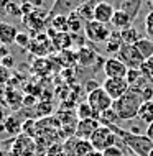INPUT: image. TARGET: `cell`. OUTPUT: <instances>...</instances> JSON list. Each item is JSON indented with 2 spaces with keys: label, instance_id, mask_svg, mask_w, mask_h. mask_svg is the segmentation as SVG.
Wrapping results in <instances>:
<instances>
[{
  "label": "cell",
  "instance_id": "obj_4",
  "mask_svg": "<svg viewBox=\"0 0 153 156\" xmlns=\"http://www.w3.org/2000/svg\"><path fill=\"white\" fill-rule=\"evenodd\" d=\"M84 36L92 43H107L109 38L112 36V31L109 30L107 25L99 23L96 20H89L84 22Z\"/></svg>",
  "mask_w": 153,
  "mask_h": 156
},
{
  "label": "cell",
  "instance_id": "obj_5",
  "mask_svg": "<svg viewBox=\"0 0 153 156\" xmlns=\"http://www.w3.org/2000/svg\"><path fill=\"white\" fill-rule=\"evenodd\" d=\"M102 89L107 92L112 100H117L130 90V84L125 77H105L102 82Z\"/></svg>",
  "mask_w": 153,
  "mask_h": 156
},
{
  "label": "cell",
  "instance_id": "obj_23",
  "mask_svg": "<svg viewBox=\"0 0 153 156\" xmlns=\"http://www.w3.org/2000/svg\"><path fill=\"white\" fill-rule=\"evenodd\" d=\"M122 46H124V43H122V40H120V35H114L112 33V36H110L109 41L105 43V51L109 54H118Z\"/></svg>",
  "mask_w": 153,
  "mask_h": 156
},
{
  "label": "cell",
  "instance_id": "obj_38",
  "mask_svg": "<svg viewBox=\"0 0 153 156\" xmlns=\"http://www.w3.org/2000/svg\"><path fill=\"white\" fill-rule=\"evenodd\" d=\"M8 3H10V0H0V8H3V10H5Z\"/></svg>",
  "mask_w": 153,
  "mask_h": 156
},
{
  "label": "cell",
  "instance_id": "obj_31",
  "mask_svg": "<svg viewBox=\"0 0 153 156\" xmlns=\"http://www.w3.org/2000/svg\"><path fill=\"white\" fill-rule=\"evenodd\" d=\"M140 90H142L143 102H147V100H153V87H150V86H140Z\"/></svg>",
  "mask_w": 153,
  "mask_h": 156
},
{
  "label": "cell",
  "instance_id": "obj_2",
  "mask_svg": "<svg viewBox=\"0 0 153 156\" xmlns=\"http://www.w3.org/2000/svg\"><path fill=\"white\" fill-rule=\"evenodd\" d=\"M117 136L122 138L124 145L129 150H132L137 156H148L150 151L153 150V141L147 135L142 133H132V132H124V130H115Z\"/></svg>",
  "mask_w": 153,
  "mask_h": 156
},
{
  "label": "cell",
  "instance_id": "obj_35",
  "mask_svg": "<svg viewBox=\"0 0 153 156\" xmlns=\"http://www.w3.org/2000/svg\"><path fill=\"white\" fill-rule=\"evenodd\" d=\"M5 56H8V49H7L5 44H2L0 46V59H3Z\"/></svg>",
  "mask_w": 153,
  "mask_h": 156
},
{
  "label": "cell",
  "instance_id": "obj_27",
  "mask_svg": "<svg viewBox=\"0 0 153 156\" xmlns=\"http://www.w3.org/2000/svg\"><path fill=\"white\" fill-rule=\"evenodd\" d=\"M5 13H7V15H15V16H23V15H22V7L16 5V3H13V2H10V3L7 5Z\"/></svg>",
  "mask_w": 153,
  "mask_h": 156
},
{
  "label": "cell",
  "instance_id": "obj_45",
  "mask_svg": "<svg viewBox=\"0 0 153 156\" xmlns=\"http://www.w3.org/2000/svg\"><path fill=\"white\" fill-rule=\"evenodd\" d=\"M0 146H2V141H0Z\"/></svg>",
  "mask_w": 153,
  "mask_h": 156
},
{
  "label": "cell",
  "instance_id": "obj_40",
  "mask_svg": "<svg viewBox=\"0 0 153 156\" xmlns=\"http://www.w3.org/2000/svg\"><path fill=\"white\" fill-rule=\"evenodd\" d=\"M5 119H7V117H5V112H3L2 108H0V122H2V120L5 122Z\"/></svg>",
  "mask_w": 153,
  "mask_h": 156
},
{
  "label": "cell",
  "instance_id": "obj_16",
  "mask_svg": "<svg viewBox=\"0 0 153 156\" xmlns=\"http://www.w3.org/2000/svg\"><path fill=\"white\" fill-rule=\"evenodd\" d=\"M3 126H5V133H8L10 136H16L23 128V123H20V120L16 119V115H8L5 122H3Z\"/></svg>",
  "mask_w": 153,
  "mask_h": 156
},
{
  "label": "cell",
  "instance_id": "obj_33",
  "mask_svg": "<svg viewBox=\"0 0 153 156\" xmlns=\"http://www.w3.org/2000/svg\"><path fill=\"white\" fill-rule=\"evenodd\" d=\"M8 79H10V71L7 67L0 66V84H5Z\"/></svg>",
  "mask_w": 153,
  "mask_h": 156
},
{
  "label": "cell",
  "instance_id": "obj_14",
  "mask_svg": "<svg viewBox=\"0 0 153 156\" xmlns=\"http://www.w3.org/2000/svg\"><path fill=\"white\" fill-rule=\"evenodd\" d=\"M18 30L16 27H13L12 23H7V22H0V43L2 44H12L15 43L16 40V35H18Z\"/></svg>",
  "mask_w": 153,
  "mask_h": 156
},
{
  "label": "cell",
  "instance_id": "obj_29",
  "mask_svg": "<svg viewBox=\"0 0 153 156\" xmlns=\"http://www.w3.org/2000/svg\"><path fill=\"white\" fill-rule=\"evenodd\" d=\"M140 71H142V74L145 76V77H150V74L153 73V56L143 62L142 67H140Z\"/></svg>",
  "mask_w": 153,
  "mask_h": 156
},
{
  "label": "cell",
  "instance_id": "obj_10",
  "mask_svg": "<svg viewBox=\"0 0 153 156\" xmlns=\"http://www.w3.org/2000/svg\"><path fill=\"white\" fill-rule=\"evenodd\" d=\"M115 13V8H114L112 3L109 2H99L94 8V20L99 23L109 25L112 22V16Z\"/></svg>",
  "mask_w": 153,
  "mask_h": 156
},
{
  "label": "cell",
  "instance_id": "obj_32",
  "mask_svg": "<svg viewBox=\"0 0 153 156\" xmlns=\"http://www.w3.org/2000/svg\"><path fill=\"white\" fill-rule=\"evenodd\" d=\"M102 87V84H99L96 81V79H91V81H87L86 82V86H84V89H86V94H91V92H94L97 89H100Z\"/></svg>",
  "mask_w": 153,
  "mask_h": 156
},
{
  "label": "cell",
  "instance_id": "obj_34",
  "mask_svg": "<svg viewBox=\"0 0 153 156\" xmlns=\"http://www.w3.org/2000/svg\"><path fill=\"white\" fill-rule=\"evenodd\" d=\"M0 66H3V67H7V69H10L12 66H13V58L8 54V56H5L3 59H0Z\"/></svg>",
  "mask_w": 153,
  "mask_h": 156
},
{
  "label": "cell",
  "instance_id": "obj_12",
  "mask_svg": "<svg viewBox=\"0 0 153 156\" xmlns=\"http://www.w3.org/2000/svg\"><path fill=\"white\" fill-rule=\"evenodd\" d=\"M69 150H71V156H87L91 151H94L89 140H82V138H76V136L69 143Z\"/></svg>",
  "mask_w": 153,
  "mask_h": 156
},
{
  "label": "cell",
  "instance_id": "obj_17",
  "mask_svg": "<svg viewBox=\"0 0 153 156\" xmlns=\"http://www.w3.org/2000/svg\"><path fill=\"white\" fill-rule=\"evenodd\" d=\"M142 38L143 36L140 35V31L135 27L125 28V30L120 31V40H122V43H124V44H135V43H138Z\"/></svg>",
  "mask_w": 153,
  "mask_h": 156
},
{
  "label": "cell",
  "instance_id": "obj_21",
  "mask_svg": "<svg viewBox=\"0 0 153 156\" xmlns=\"http://www.w3.org/2000/svg\"><path fill=\"white\" fill-rule=\"evenodd\" d=\"M137 117L143 122V123H147V125L153 123V100H147V102L142 104V107H140Z\"/></svg>",
  "mask_w": 153,
  "mask_h": 156
},
{
  "label": "cell",
  "instance_id": "obj_24",
  "mask_svg": "<svg viewBox=\"0 0 153 156\" xmlns=\"http://www.w3.org/2000/svg\"><path fill=\"white\" fill-rule=\"evenodd\" d=\"M143 77H145V76L142 74V71H140V69H129V71H127V76H125V79H127V82L130 84V87L143 86V84H140Z\"/></svg>",
  "mask_w": 153,
  "mask_h": 156
},
{
  "label": "cell",
  "instance_id": "obj_20",
  "mask_svg": "<svg viewBox=\"0 0 153 156\" xmlns=\"http://www.w3.org/2000/svg\"><path fill=\"white\" fill-rule=\"evenodd\" d=\"M135 48H137L140 56H142L145 61L150 59V58L153 56V41L148 40V38H142L138 43H135Z\"/></svg>",
  "mask_w": 153,
  "mask_h": 156
},
{
  "label": "cell",
  "instance_id": "obj_28",
  "mask_svg": "<svg viewBox=\"0 0 153 156\" xmlns=\"http://www.w3.org/2000/svg\"><path fill=\"white\" fill-rule=\"evenodd\" d=\"M15 43L18 44V46H22V48H28V46H30V36L25 31H20L18 35H16Z\"/></svg>",
  "mask_w": 153,
  "mask_h": 156
},
{
  "label": "cell",
  "instance_id": "obj_8",
  "mask_svg": "<svg viewBox=\"0 0 153 156\" xmlns=\"http://www.w3.org/2000/svg\"><path fill=\"white\" fill-rule=\"evenodd\" d=\"M127 71H129V67L118 58H107L102 66V73L105 77H125Z\"/></svg>",
  "mask_w": 153,
  "mask_h": 156
},
{
  "label": "cell",
  "instance_id": "obj_9",
  "mask_svg": "<svg viewBox=\"0 0 153 156\" xmlns=\"http://www.w3.org/2000/svg\"><path fill=\"white\" fill-rule=\"evenodd\" d=\"M100 126V122L96 120V119H91V120H79L76 123V132H74V136L76 138H82V140H89L92 136V133L96 132L97 128Z\"/></svg>",
  "mask_w": 153,
  "mask_h": 156
},
{
  "label": "cell",
  "instance_id": "obj_39",
  "mask_svg": "<svg viewBox=\"0 0 153 156\" xmlns=\"http://www.w3.org/2000/svg\"><path fill=\"white\" fill-rule=\"evenodd\" d=\"M87 156H104V154H102V151H97V150H94V151H91V153H89Z\"/></svg>",
  "mask_w": 153,
  "mask_h": 156
},
{
  "label": "cell",
  "instance_id": "obj_19",
  "mask_svg": "<svg viewBox=\"0 0 153 156\" xmlns=\"http://www.w3.org/2000/svg\"><path fill=\"white\" fill-rule=\"evenodd\" d=\"M99 2L96 0H87L84 5H79V8L76 12L79 13V16L84 20V22H89V20H94V8Z\"/></svg>",
  "mask_w": 153,
  "mask_h": 156
},
{
  "label": "cell",
  "instance_id": "obj_25",
  "mask_svg": "<svg viewBox=\"0 0 153 156\" xmlns=\"http://www.w3.org/2000/svg\"><path fill=\"white\" fill-rule=\"evenodd\" d=\"M67 25H69V33L71 35H76V33L81 31L82 22H81V16H79L78 12H73V13L67 15Z\"/></svg>",
  "mask_w": 153,
  "mask_h": 156
},
{
  "label": "cell",
  "instance_id": "obj_11",
  "mask_svg": "<svg viewBox=\"0 0 153 156\" xmlns=\"http://www.w3.org/2000/svg\"><path fill=\"white\" fill-rule=\"evenodd\" d=\"M81 0H56V3L51 8L49 15L51 16H56V15H69L76 12L79 8Z\"/></svg>",
  "mask_w": 153,
  "mask_h": 156
},
{
  "label": "cell",
  "instance_id": "obj_46",
  "mask_svg": "<svg viewBox=\"0 0 153 156\" xmlns=\"http://www.w3.org/2000/svg\"><path fill=\"white\" fill-rule=\"evenodd\" d=\"M150 2H151V0H150Z\"/></svg>",
  "mask_w": 153,
  "mask_h": 156
},
{
  "label": "cell",
  "instance_id": "obj_41",
  "mask_svg": "<svg viewBox=\"0 0 153 156\" xmlns=\"http://www.w3.org/2000/svg\"><path fill=\"white\" fill-rule=\"evenodd\" d=\"M148 79H150V81H151V82H153V73H151V74H150V77H148Z\"/></svg>",
  "mask_w": 153,
  "mask_h": 156
},
{
  "label": "cell",
  "instance_id": "obj_1",
  "mask_svg": "<svg viewBox=\"0 0 153 156\" xmlns=\"http://www.w3.org/2000/svg\"><path fill=\"white\" fill-rule=\"evenodd\" d=\"M143 104V97L140 87H130V90L125 95H122L120 99L114 100L112 110L117 113L118 120H133L138 115V110Z\"/></svg>",
  "mask_w": 153,
  "mask_h": 156
},
{
  "label": "cell",
  "instance_id": "obj_3",
  "mask_svg": "<svg viewBox=\"0 0 153 156\" xmlns=\"http://www.w3.org/2000/svg\"><path fill=\"white\" fill-rule=\"evenodd\" d=\"M89 141H91V145L94 150L104 151V150L110 148V146H115L118 143V136L112 128H109V126H105V125H100L99 128L92 133V136L89 138Z\"/></svg>",
  "mask_w": 153,
  "mask_h": 156
},
{
  "label": "cell",
  "instance_id": "obj_13",
  "mask_svg": "<svg viewBox=\"0 0 153 156\" xmlns=\"http://www.w3.org/2000/svg\"><path fill=\"white\" fill-rule=\"evenodd\" d=\"M132 20H133V16H132L129 12L118 8V10H115V13H114L110 25H112L115 30H120L122 31V30H125V28H130L132 27Z\"/></svg>",
  "mask_w": 153,
  "mask_h": 156
},
{
  "label": "cell",
  "instance_id": "obj_44",
  "mask_svg": "<svg viewBox=\"0 0 153 156\" xmlns=\"http://www.w3.org/2000/svg\"><path fill=\"white\" fill-rule=\"evenodd\" d=\"M151 7H153V0H151Z\"/></svg>",
  "mask_w": 153,
  "mask_h": 156
},
{
  "label": "cell",
  "instance_id": "obj_43",
  "mask_svg": "<svg viewBox=\"0 0 153 156\" xmlns=\"http://www.w3.org/2000/svg\"><path fill=\"white\" fill-rule=\"evenodd\" d=\"M148 156H153V150H151V151H150V154H148Z\"/></svg>",
  "mask_w": 153,
  "mask_h": 156
},
{
  "label": "cell",
  "instance_id": "obj_36",
  "mask_svg": "<svg viewBox=\"0 0 153 156\" xmlns=\"http://www.w3.org/2000/svg\"><path fill=\"white\" fill-rule=\"evenodd\" d=\"M147 136L150 138V140L153 141V123H150V125H147Z\"/></svg>",
  "mask_w": 153,
  "mask_h": 156
},
{
  "label": "cell",
  "instance_id": "obj_18",
  "mask_svg": "<svg viewBox=\"0 0 153 156\" xmlns=\"http://www.w3.org/2000/svg\"><path fill=\"white\" fill-rule=\"evenodd\" d=\"M76 113H78V119H79V120H91V119L99 120V117H100V113H97L87 102L79 104L78 112H76Z\"/></svg>",
  "mask_w": 153,
  "mask_h": 156
},
{
  "label": "cell",
  "instance_id": "obj_30",
  "mask_svg": "<svg viewBox=\"0 0 153 156\" xmlns=\"http://www.w3.org/2000/svg\"><path fill=\"white\" fill-rule=\"evenodd\" d=\"M102 154H104V156H125L124 150L118 148L117 145L115 146H110V148H107V150H104V151H102Z\"/></svg>",
  "mask_w": 153,
  "mask_h": 156
},
{
  "label": "cell",
  "instance_id": "obj_15",
  "mask_svg": "<svg viewBox=\"0 0 153 156\" xmlns=\"http://www.w3.org/2000/svg\"><path fill=\"white\" fill-rule=\"evenodd\" d=\"M97 58H99L97 53L92 48H89V46H82V48H79V51L76 53V61H78L81 66H84V67L92 66Z\"/></svg>",
  "mask_w": 153,
  "mask_h": 156
},
{
  "label": "cell",
  "instance_id": "obj_26",
  "mask_svg": "<svg viewBox=\"0 0 153 156\" xmlns=\"http://www.w3.org/2000/svg\"><path fill=\"white\" fill-rule=\"evenodd\" d=\"M143 30H145V35L148 40L153 41V10L148 12L145 20H143Z\"/></svg>",
  "mask_w": 153,
  "mask_h": 156
},
{
  "label": "cell",
  "instance_id": "obj_6",
  "mask_svg": "<svg viewBox=\"0 0 153 156\" xmlns=\"http://www.w3.org/2000/svg\"><path fill=\"white\" fill-rule=\"evenodd\" d=\"M117 58L124 62L129 69H140L142 64L145 62V59H143V58L140 56V53L137 51L135 44H124L120 48V51H118Z\"/></svg>",
  "mask_w": 153,
  "mask_h": 156
},
{
  "label": "cell",
  "instance_id": "obj_22",
  "mask_svg": "<svg viewBox=\"0 0 153 156\" xmlns=\"http://www.w3.org/2000/svg\"><path fill=\"white\" fill-rule=\"evenodd\" d=\"M51 30H54L56 33H69L67 15H56V16H51Z\"/></svg>",
  "mask_w": 153,
  "mask_h": 156
},
{
  "label": "cell",
  "instance_id": "obj_7",
  "mask_svg": "<svg viewBox=\"0 0 153 156\" xmlns=\"http://www.w3.org/2000/svg\"><path fill=\"white\" fill-rule=\"evenodd\" d=\"M86 102L91 105V107L94 108L97 113L110 110V108H112V105H114V100L110 99L109 94L102 89V87H100V89H97V90H94V92H91V94H87Z\"/></svg>",
  "mask_w": 153,
  "mask_h": 156
},
{
  "label": "cell",
  "instance_id": "obj_37",
  "mask_svg": "<svg viewBox=\"0 0 153 156\" xmlns=\"http://www.w3.org/2000/svg\"><path fill=\"white\" fill-rule=\"evenodd\" d=\"M43 2H45V0H28V3H31L35 8H40L41 5H43Z\"/></svg>",
  "mask_w": 153,
  "mask_h": 156
},
{
  "label": "cell",
  "instance_id": "obj_42",
  "mask_svg": "<svg viewBox=\"0 0 153 156\" xmlns=\"http://www.w3.org/2000/svg\"><path fill=\"white\" fill-rule=\"evenodd\" d=\"M58 156H66V154H64V153H59V154H58Z\"/></svg>",
  "mask_w": 153,
  "mask_h": 156
}]
</instances>
